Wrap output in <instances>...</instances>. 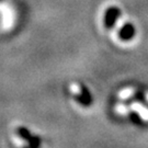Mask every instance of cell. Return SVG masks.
I'll return each instance as SVG.
<instances>
[{"label":"cell","mask_w":148,"mask_h":148,"mask_svg":"<svg viewBox=\"0 0 148 148\" xmlns=\"http://www.w3.org/2000/svg\"><path fill=\"white\" fill-rule=\"evenodd\" d=\"M116 16H117L116 9H114V8L111 9V10H110V13L108 14V16H106V27H111V24H113V22H114V20H115Z\"/></svg>","instance_id":"obj_1"}]
</instances>
